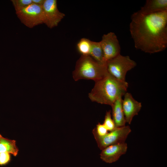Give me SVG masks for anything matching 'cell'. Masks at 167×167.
I'll return each instance as SVG.
<instances>
[{"instance_id":"1","label":"cell","mask_w":167,"mask_h":167,"mask_svg":"<svg viewBox=\"0 0 167 167\" xmlns=\"http://www.w3.org/2000/svg\"><path fill=\"white\" fill-rule=\"evenodd\" d=\"M129 30L135 47L150 54L167 47V11L144 15L139 11L131 16Z\"/></svg>"},{"instance_id":"2","label":"cell","mask_w":167,"mask_h":167,"mask_svg":"<svg viewBox=\"0 0 167 167\" xmlns=\"http://www.w3.org/2000/svg\"><path fill=\"white\" fill-rule=\"evenodd\" d=\"M95 82L93 88L88 94L89 99L92 101L111 106L119 97L124 96L128 86L126 81H120L108 72Z\"/></svg>"},{"instance_id":"3","label":"cell","mask_w":167,"mask_h":167,"mask_svg":"<svg viewBox=\"0 0 167 167\" xmlns=\"http://www.w3.org/2000/svg\"><path fill=\"white\" fill-rule=\"evenodd\" d=\"M107 73L106 65L97 62L90 55H81L76 62L72 75L75 81L85 79L96 81Z\"/></svg>"},{"instance_id":"4","label":"cell","mask_w":167,"mask_h":167,"mask_svg":"<svg viewBox=\"0 0 167 167\" xmlns=\"http://www.w3.org/2000/svg\"><path fill=\"white\" fill-rule=\"evenodd\" d=\"M106 65L109 74L120 81H125L127 73L136 66V63L129 56L120 54L107 61Z\"/></svg>"},{"instance_id":"5","label":"cell","mask_w":167,"mask_h":167,"mask_svg":"<svg viewBox=\"0 0 167 167\" xmlns=\"http://www.w3.org/2000/svg\"><path fill=\"white\" fill-rule=\"evenodd\" d=\"M16 14L21 23L29 28H32L45 23V18L42 5L32 3Z\"/></svg>"},{"instance_id":"6","label":"cell","mask_w":167,"mask_h":167,"mask_svg":"<svg viewBox=\"0 0 167 167\" xmlns=\"http://www.w3.org/2000/svg\"><path fill=\"white\" fill-rule=\"evenodd\" d=\"M128 126L116 127L105 135L99 136L92 132L98 147L101 150L113 144L125 143L128 135L131 132Z\"/></svg>"},{"instance_id":"7","label":"cell","mask_w":167,"mask_h":167,"mask_svg":"<svg viewBox=\"0 0 167 167\" xmlns=\"http://www.w3.org/2000/svg\"><path fill=\"white\" fill-rule=\"evenodd\" d=\"M100 42L105 64L107 61L120 54V46L114 33L110 32L104 34Z\"/></svg>"},{"instance_id":"8","label":"cell","mask_w":167,"mask_h":167,"mask_svg":"<svg viewBox=\"0 0 167 167\" xmlns=\"http://www.w3.org/2000/svg\"><path fill=\"white\" fill-rule=\"evenodd\" d=\"M42 7L45 18L44 24L50 28L57 26L65 16V14L58 10L56 0H45Z\"/></svg>"},{"instance_id":"9","label":"cell","mask_w":167,"mask_h":167,"mask_svg":"<svg viewBox=\"0 0 167 167\" xmlns=\"http://www.w3.org/2000/svg\"><path fill=\"white\" fill-rule=\"evenodd\" d=\"M122 100V108L126 123L130 124L133 117L138 114L142 107V104L135 100L132 95L126 92Z\"/></svg>"},{"instance_id":"10","label":"cell","mask_w":167,"mask_h":167,"mask_svg":"<svg viewBox=\"0 0 167 167\" xmlns=\"http://www.w3.org/2000/svg\"><path fill=\"white\" fill-rule=\"evenodd\" d=\"M127 149V144L125 142L108 146L101 150L100 158L106 163L114 162L126 153Z\"/></svg>"},{"instance_id":"11","label":"cell","mask_w":167,"mask_h":167,"mask_svg":"<svg viewBox=\"0 0 167 167\" xmlns=\"http://www.w3.org/2000/svg\"><path fill=\"white\" fill-rule=\"evenodd\" d=\"M139 11L144 15L167 11V0H147L145 4Z\"/></svg>"},{"instance_id":"12","label":"cell","mask_w":167,"mask_h":167,"mask_svg":"<svg viewBox=\"0 0 167 167\" xmlns=\"http://www.w3.org/2000/svg\"><path fill=\"white\" fill-rule=\"evenodd\" d=\"M122 97L117 99L111 106L112 109V118L116 127L125 126L126 123L122 108Z\"/></svg>"},{"instance_id":"13","label":"cell","mask_w":167,"mask_h":167,"mask_svg":"<svg viewBox=\"0 0 167 167\" xmlns=\"http://www.w3.org/2000/svg\"><path fill=\"white\" fill-rule=\"evenodd\" d=\"M19 149L16 145V141L3 137L0 138V152H7L16 156Z\"/></svg>"},{"instance_id":"14","label":"cell","mask_w":167,"mask_h":167,"mask_svg":"<svg viewBox=\"0 0 167 167\" xmlns=\"http://www.w3.org/2000/svg\"><path fill=\"white\" fill-rule=\"evenodd\" d=\"M89 55L97 62L106 65L104 61L103 52L100 41H92Z\"/></svg>"},{"instance_id":"15","label":"cell","mask_w":167,"mask_h":167,"mask_svg":"<svg viewBox=\"0 0 167 167\" xmlns=\"http://www.w3.org/2000/svg\"><path fill=\"white\" fill-rule=\"evenodd\" d=\"M91 42V41L88 39L83 38L78 42L77 44V49L81 55H90Z\"/></svg>"},{"instance_id":"16","label":"cell","mask_w":167,"mask_h":167,"mask_svg":"<svg viewBox=\"0 0 167 167\" xmlns=\"http://www.w3.org/2000/svg\"><path fill=\"white\" fill-rule=\"evenodd\" d=\"M103 124L108 131H109L114 130L116 128L114 122L111 117L110 111L106 112Z\"/></svg>"},{"instance_id":"17","label":"cell","mask_w":167,"mask_h":167,"mask_svg":"<svg viewBox=\"0 0 167 167\" xmlns=\"http://www.w3.org/2000/svg\"><path fill=\"white\" fill-rule=\"evenodd\" d=\"M11 1L16 12L20 11L28 5L32 3V0H11Z\"/></svg>"},{"instance_id":"18","label":"cell","mask_w":167,"mask_h":167,"mask_svg":"<svg viewBox=\"0 0 167 167\" xmlns=\"http://www.w3.org/2000/svg\"><path fill=\"white\" fill-rule=\"evenodd\" d=\"M108 131L103 124L98 123L96 128H94L92 132L95 133L99 136H103L108 133Z\"/></svg>"},{"instance_id":"19","label":"cell","mask_w":167,"mask_h":167,"mask_svg":"<svg viewBox=\"0 0 167 167\" xmlns=\"http://www.w3.org/2000/svg\"><path fill=\"white\" fill-rule=\"evenodd\" d=\"M9 153L7 152H0V165L7 163L10 160Z\"/></svg>"},{"instance_id":"20","label":"cell","mask_w":167,"mask_h":167,"mask_svg":"<svg viewBox=\"0 0 167 167\" xmlns=\"http://www.w3.org/2000/svg\"><path fill=\"white\" fill-rule=\"evenodd\" d=\"M32 3L40 5H42L45 1V0H32Z\"/></svg>"},{"instance_id":"21","label":"cell","mask_w":167,"mask_h":167,"mask_svg":"<svg viewBox=\"0 0 167 167\" xmlns=\"http://www.w3.org/2000/svg\"><path fill=\"white\" fill-rule=\"evenodd\" d=\"M2 136V135L0 134V138Z\"/></svg>"}]
</instances>
